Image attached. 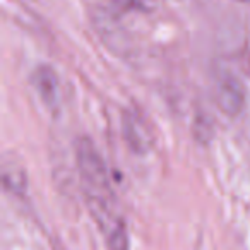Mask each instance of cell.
<instances>
[{"label": "cell", "mask_w": 250, "mask_h": 250, "mask_svg": "<svg viewBox=\"0 0 250 250\" xmlns=\"http://www.w3.org/2000/svg\"><path fill=\"white\" fill-rule=\"evenodd\" d=\"M33 83H35L36 91L42 96V100L45 101L46 106L57 108V104H59V79H57V74L50 67H38L35 76H33Z\"/></svg>", "instance_id": "cell-2"}, {"label": "cell", "mask_w": 250, "mask_h": 250, "mask_svg": "<svg viewBox=\"0 0 250 250\" xmlns=\"http://www.w3.org/2000/svg\"><path fill=\"white\" fill-rule=\"evenodd\" d=\"M243 2H249V0H243Z\"/></svg>", "instance_id": "cell-3"}, {"label": "cell", "mask_w": 250, "mask_h": 250, "mask_svg": "<svg viewBox=\"0 0 250 250\" xmlns=\"http://www.w3.org/2000/svg\"><path fill=\"white\" fill-rule=\"evenodd\" d=\"M77 165L89 206L103 231L110 250H129V236L111 190L104 163L87 141L77 144Z\"/></svg>", "instance_id": "cell-1"}]
</instances>
